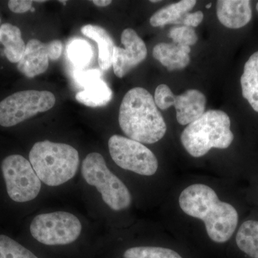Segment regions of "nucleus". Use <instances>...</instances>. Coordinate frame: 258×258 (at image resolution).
I'll return each mask as SVG.
<instances>
[{
  "label": "nucleus",
  "instance_id": "obj_1",
  "mask_svg": "<svg viewBox=\"0 0 258 258\" xmlns=\"http://www.w3.org/2000/svg\"><path fill=\"white\" fill-rule=\"evenodd\" d=\"M179 203L185 214L203 221L209 237L217 243L230 240L238 225L236 209L220 201L208 185H190L180 195Z\"/></svg>",
  "mask_w": 258,
  "mask_h": 258
},
{
  "label": "nucleus",
  "instance_id": "obj_2",
  "mask_svg": "<svg viewBox=\"0 0 258 258\" xmlns=\"http://www.w3.org/2000/svg\"><path fill=\"white\" fill-rule=\"evenodd\" d=\"M118 121L128 139L143 144L157 143L166 132L165 120L154 97L143 88H132L123 97Z\"/></svg>",
  "mask_w": 258,
  "mask_h": 258
},
{
  "label": "nucleus",
  "instance_id": "obj_3",
  "mask_svg": "<svg viewBox=\"0 0 258 258\" xmlns=\"http://www.w3.org/2000/svg\"><path fill=\"white\" fill-rule=\"evenodd\" d=\"M29 160L41 182L50 186L72 179L80 164L79 152L72 146L47 140L34 144Z\"/></svg>",
  "mask_w": 258,
  "mask_h": 258
},
{
  "label": "nucleus",
  "instance_id": "obj_4",
  "mask_svg": "<svg viewBox=\"0 0 258 258\" xmlns=\"http://www.w3.org/2000/svg\"><path fill=\"white\" fill-rule=\"evenodd\" d=\"M230 117L220 110L205 112L183 131L181 142L191 157H202L212 149H225L234 140Z\"/></svg>",
  "mask_w": 258,
  "mask_h": 258
},
{
  "label": "nucleus",
  "instance_id": "obj_5",
  "mask_svg": "<svg viewBox=\"0 0 258 258\" xmlns=\"http://www.w3.org/2000/svg\"><path fill=\"white\" fill-rule=\"evenodd\" d=\"M81 174L88 184L96 188L103 201L113 211H121L130 206L132 197L128 188L108 169L99 153H90L86 156Z\"/></svg>",
  "mask_w": 258,
  "mask_h": 258
},
{
  "label": "nucleus",
  "instance_id": "obj_6",
  "mask_svg": "<svg viewBox=\"0 0 258 258\" xmlns=\"http://www.w3.org/2000/svg\"><path fill=\"white\" fill-rule=\"evenodd\" d=\"M30 230L33 238L40 243L47 246L67 245L79 239L82 224L70 212H49L34 217Z\"/></svg>",
  "mask_w": 258,
  "mask_h": 258
},
{
  "label": "nucleus",
  "instance_id": "obj_7",
  "mask_svg": "<svg viewBox=\"0 0 258 258\" xmlns=\"http://www.w3.org/2000/svg\"><path fill=\"white\" fill-rule=\"evenodd\" d=\"M53 93L47 91H20L0 102V125L11 127L37 113L49 111L55 104Z\"/></svg>",
  "mask_w": 258,
  "mask_h": 258
},
{
  "label": "nucleus",
  "instance_id": "obj_8",
  "mask_svg": "<svg viewBox=\"0 0 258 258\" xmlns=\"http://www.w3.org/2000/svg\"><path fill=\"white\" fill-rule=\"evenodd\" d=\"M2 171L10 198L16 203L35 200L41 190V181L30 161L19 154L8 156L2 162Z\"/></svg>",
  "mask_w": 258,
  "mask_h": 258
},
{
  "label": "nucleus",
  "instance_id": "obj_9",
  "mask_svg": "<svg viewBox=\"0 0 258 258\" xmlns=\"http://www.w3.org/2000/svg\"><path fill=\"white\" fill-rule=\"evenodd\" d=\"M108 149L113 161L125 170L142 176L156 174L159 162L154 153L143 144L119 135L112 136Z\"/></svg>",
  "mask_w": 258,
  "mask_h": 258
},
{
  "label": "nucleus",
  "instance_id": "obj_10",
  "mask_svg": "<svg viewBox=\"0 0 258 258\" xmlns=\"http://www.w3.org/2000/svg\"><path fill=\"white\" fill-rule=\"evenodd\" d=\"M120 40L124 48L115 46L112 66L115 76L123 78L145 60L147 48L143 40L133 29L127 28L123 30Z\"/></svg>",
  "mask_w": 258,
  "mask_h": 258
},
{
  "label": "nucleus",
  "instance_id": "obj_11",
  "mask_svg": "<svg viewBox=\"0 0 258 258\" xmlns=\"http://www.w3.org/2000/svg\"><path fill=\"white\" fill-rule=\"evenodd\" d=\"M76 79L84 90L76 94L80 103L88 106L97 107L106 105L112 98L113 93L103 80L101 73L97 70L78 73Z\"/></svg>",
  "mask_w": 258,
  "mask_h": 258
},
{
  "label": "nucleus",
  "instance_id": "obj_12",
  "mask_svg": "<svg viewBox=\"0 0 258 258\" xmlns=\"http://www.w3.org/2000/svg\"><path fill=\"white\" fill-rule=\"evenodd\" d=\"M206 98L196 89H190L179 96H174L171 106L175 107L176 120L181 125H189L205 113Z\"/></svg>",
  "mask_w": 258,
  "mask_h": 258
},
{
  "label": "nucleus",
  "instance_id": "obj_13",
  "mask_svg": "<svg viewBox=\"0 0 258 258\" xmlns=\"http://www.w3.org/2000/svg\"><path fill=\"white\" fill-rule=\"evenodd\" d=\"M219 21L230 29L243 28L252 19V9L248 0H220L217 3Z\"/></svg>",
  "mask_w": 258,
  "mask_h": 258
},
{
  "label": "nucleus",
  "instance_id": "obj_14",
  "mask_svg": "<svg viewBox=\"0 0 258 258\" xmlns=\"http://www.w3.org/2000/svg\"><path fill=\"white\" fill-rule=\"evenodd\" d=\"M49 60L47 44L32 39L26 45L23 57L18 62V69L24 76L32 79L47 71Z\"/></svg>",
  "mask_w": 258,
  "mask_h": 258
},
{
  "label": "nucleus",
  "instance_id": "obj_15",
  "mask_svg": "<svg viewBox=\"0 0 258 258\" xmlns=\"http://www.w3.org/2000/svg\"><path fill=\"white\" fill-rule=\"evenodd\" d=\"M191 48L186 45L161 42L153 50V56L159 60L168 71L184 69L190 62Z\"/></svg>",
  "mask_w": 258,
  "mask_h": 258
},
{
  "label": "nucleus",
  "instance_id": "obj_16",
  "mask_svg": "<svg viewBox=\"0 0 258 258\" xmlns=\"http://www.w3.org/2000/svg\"><path fill=\"white\" fill-rule=\"evenodd\" d=\"M81 32L97 42L98 46V63L103 71H108L113 62L114 42L109 34L98 25H86L81 28Z\"/></svg>",
  "mask_w": 258,
  "mask_h": 258
},
{
  "label": "nucleus",
  "instance_id": "obj_17",
  "mask_svg": "<svg viewBox=\"0 0 258 258\" xmlns=\"http://www.w3.org/2000/svg\"><path fill=\"white\" fill-rule=\"evenodd\" d=\"M240 83L242 96L258 113V51L244 64Z\"/></svg>",
  "mask_w": 258,
  "mask_h": 258
},
{
  "label": "nucleus",
  "instance_id": "obj_18",
  "mask_svg": "<svg viewBox=\"0 0 258 258\" xmlns=\"http://www.w3.org/2000/svg\"><path fill=\"white\" fill-rule=\"evenodd\" d=\"M0 43L5 47V54L10 62H20L25 52V42L22 38L20 28L9 23L0 27Z\"/></svg>",
  "mask_w": 258,
  "mask_h": 258
},
{
  "label": "nucleus",
  "instance_id": "obj_19",
  "mask_svg": "<svg viewBox=\"0 0 258 258\" xmlns=\"http://www.w3.org/2000/svg\"><path fill=\"white\" fill-rule=\"evenodd\" d=\"M195 0H182L179 3L168 5L158 10L151 17L150 24L153 27H164L168 24L182 23L183 19L188 12L196 5Z\"/></svg>",
  "mask_w": 258,
  "mask_h": 258
},
{
  "label": "nucleus",
  "instance_id": "obj_20",
  "mask_svg": "<svg viewBox=\"0 0 258 258\" xmlns=\"http://www.w3.org/2000/svg\"><path fill=\"white\" fill-rule=\"evenodd\" d=\"M236 243L240 250L249 257L258 258V221L243 222L237 231Z\"/></svg>",
  "mask_w": 258,
  "mask_h": 258
},
{
  "label": "nucleus",
  "instance_id": "obj_21",
  "mask_svg": "<svg viewBox=\"0 0 258 258\" xmlns=\"http://www.w3.org/2000/svg\"><path fill=\"white\" fill-rule=\"evenodd\" d=\"M124 258H182L175 251L169 248L152 246H139L127 249Z\"/></svg>",
  "mask_w": 258,
  "mask_h": 258
},
{
  "label": "nucleus",
  "instance_id": "obj_22",
  "mask_svg": "<svg viewBox=\"0 0 258 258\" xmlns=\"http://www.w3.org/2000/svg\"><path fill=\"white\" fill-rule=\"evenodd\" d=\"M68 55L73 63L77 66H87L93 57L92 47L88 42L81 39H74L67 46Z\"/></svg>",
  "mask_w": 258,
  "mask_h": 258
},
{
  "label": "nucleus",
  "instance_id": "obj_23",
  "mask_svg": "<svg viewBox=\"0 0 258 258\" xmlns=\"http://www.w3.org/2000/svg\"><path fill=\"white\" fill-rule=\"evenodd\" d=\"M0 258H39L8 236L0 235Z\"/></svg>",
  "mask_w": 258,
  "mask_h": 258
},
{
  "label": "nucleus",
  "instance_id": "obj_24",
  "mask_svg": "<svg viewBox=\"0 0 258 258\" xmlns=\"http://www.w3.org/2000/svg\"><path fill=\"white\" fill-rule=\"evenodd\" d=\"M174 43L191 46L198 40V35L191 27L180 26L171 28L169 34Z\"/></svg>",
  "mask_w": 258,
  "mask_h": 258
},
{
  "label": "nucleus",
  "instance_id": "obj_25",
  "mask_svg": "<svg viewBox=\"0 0 258 258\" xmlns=\"http://www.w3.org/2000/svg\"><path fill=\"white\" fill-rule=\"evenodd\" d=\"M174 93L166 84H161L156 89L154 101L157 107L161 110H166L171 107V101Z\"/></svg>",
  "mask_w": 258,
  "mask_h": 258
},
{
  "label": "nucleus",
  "instance_id": "obj_26",
  "mask_svg": "<svg viewBox=\"0 0 258 258\" xmlns=\"http://www.w3.org/2000/svg\"><path fill=\"white\" fill-rule=\"evenodd\" d=\"M32 3L30 0H10L8 7L13 13L22 14L31 10Z\"/></svg>",
  "mask_w": 258,
  "mask_h": 258
},
{
  "label": "nucleus",
  "instance_id": "obj_27",
  "mask_svg": "<svg viewBox=\"0 0 258 258\" xmlns=\"http://www.w3.org/2000/svg\"><path fill=\"white\" fill-rule=\"evenodd\" d=\"M47 50L49 59L52 60H57L62 55V42L58 40H52L47 44Z\"/></svg>",
  "mask_w": 258,
  "mask_h": 258
},
{
  "label": "nucleus",
  "instance_id": "obj_28",
  "mask_svg": "<svg viewBox=\"0 0 258 258\" xmlns=\"http://www.w3.org/2000/svg\"><path fill=\"white\" fill-rule=\"evenodd\" d=\"M204 19V14L202 11H197L194 13H187L184 17L182 23L184 26L197 28L201 24Z\"/></svg>",
  "mask_w": 258,
  "mask_h": 258
},
{
  "label": "nucleus",
  "instance_id": "obj_29",
  "mask_svg": "<svg viewBox=\"0 0 258 258\" xmlns=\"http://www.w3.org/2000/svg\"><path fill=\"white\" fill-rule=\"evenodd\" d=\"M92 3L100 8H104V7L111 5L112 1H110V0H93Z\"/></svg>",
  "mask_w": 258,
  "mask_h": 258
},
{
  "label": "nucleus",
  "instance_id": "obj_30",
  "mask_svg": "<svg viewBox=\"0 0 258 258\" xmlns=\"http://www.w3.org/2000/svg\"><path fill=\"white\" fill-rule=\"evenodd\" d=\"M151 3H159V2H160L159 1V0H152V1H150Z\"/></svg>",
  "mask_w": 258,
  "mask_h": 258
},
{
  "label": "nucleus",
  "instance_id": "obj_31",
  "mask_svg": "<svg viewBox=\"0 0 258 258\" xmlns=\"http://www.w3.org/2000/svg\"><path fill=\"white\" fill-rule=\"evenodd\" d=\"M212 4L211 3H210V4L207 5L206 8H208V9H210V8H211Z\"/></svg>",
  "mask_w": 258,
  "mask_h": 258
},
{
  "label": "nucleus",
  "instance_id": "obj_32",
  "mask_svg": "<svg viewBox=\"0 0 258 258\" xmlns=\"http://www.w3.org/2000/svg\"><path fill=\"white\" fill-rule=\"evenodd\" d=\"M60 3H62V4H63L64 5H66V3H67V1H60Z\"/></svg>",
  "mask_w": 258,
  "mask_h": 258
},
{
  "label": "nucleus",
  "instance_id": "obj_33",
  "mask_svg": "<svg viewBox=\"0 0 258 258\" xmlns=\"http://www.w3.org/2000/svg\"><path fill=\"white\" fill-rule=\"evenodd\" d=\"M256 9H257L258 12V3H257V5H256Z\"/></svg>",
  "mask_w": 258,
  "mask_h": 258
},
{
  "label": "nucleus",
  "instance_id": "obj_34",
  "mask_svg": "<svg viewBox=\"0 0 258 258\" xmlns=\"http://www.w3.org/2000/svg\"><path fill=\"white\" fill-rule=\"evenodd\" d=\"M30 11L34 12V11H35V10H34V8H31V10H30Z\"/></svg>",
  "mask_w": 258,
  "mask_h": 258
}]
</instances>
